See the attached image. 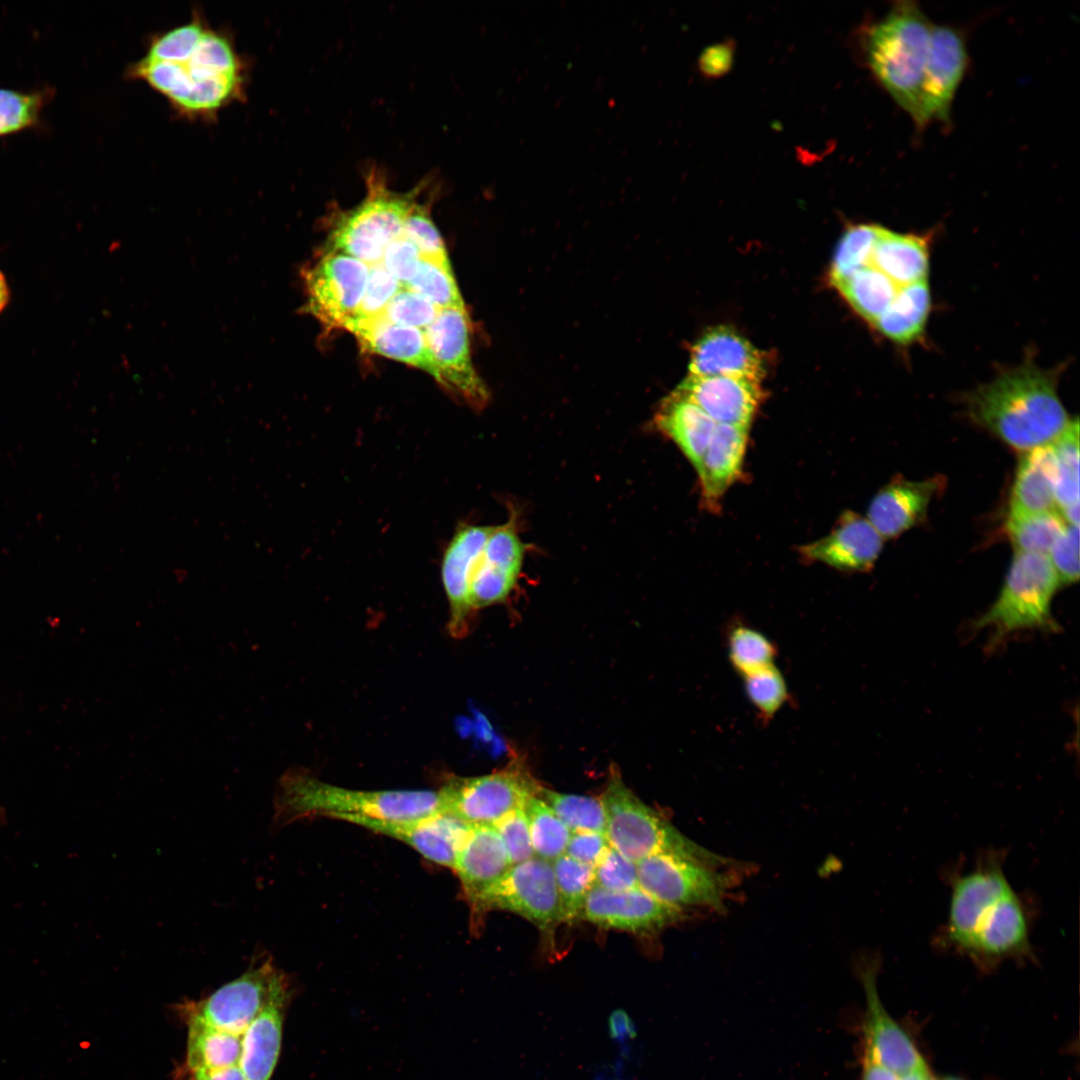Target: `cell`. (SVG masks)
Returning <instances> with one entry per match:
<instances>
[{
  "label": "cell",
  "mask_w": 1080,
  "mask_h": 1080,
  "mask_svg": "<svg viewBox=\"0 0 1080 1080\" xmlns=\"http://www.w3.org/2000/svg\"><path fill=\"white\" fill-rule=\"evenodd\" d=\"M181 116L210 120L245 95L247 65L232 38L200 15L152 37L128 69Z\"/></svg>",
  "instance_id": "1"
},
{
  "label": "cell",
  "mask_w": 1080,
  "mask_h": 1080,
  "mask_svg": "<svg viewBox=\"0 0 1080 1080\" xmlns=\"http://www.w3.org/2000/svg\"><path fill=\"white\" fill-rule=\"evenodd\" d=\"M1001 851L980 855L968 872L950 876L951 895L938 945L991 970L1006 960H1031L1030 912L1009 883Z\"/></svg>",
  "instance_id": "2"
},
{
  "label": "cell",
  "mask_w": 1080,
  "mask_h": 1080,
  "mask_svg": "<svg viewBox=\"0 0 1080 1080\" xmlns=\"http://www.w3.org/2000/svg\"><path fill=\"white\" fill-rule=\"evenodd\" d=\"M1059 373L1027 359L970 393L969 417L1010 447L1026 452L1052 443L1069 425L1057 392Z\"/></svg>",
  "instance_id": "3"
},
{
  "label": "cell",
  "mask_w": 1080,
  "mask_h": 1080,
  "mask_svg": "<svg viewBox=\"0 0 1080 1080\" xmlns=\"http://www.w3.org/2000/svg\"><path fill=\"white\" fill-rule=\"evenodd\" d=\"M273 805L277 825L314 816L346 822L356 818L407 821L443 812L438 791L341 787L304 768H289L281 775Z\"/></svg>",
  "instance_id": "4"
},
{
  "label": "cell",
  "mask_w": 1080,
  "mask_h": 1080,
  "mask_svg": "<svg viewBox=\"0 0 1080 1080\" xmlns=\"http://www.w3.org/2000/svg\"><path fill=\"white\" fill-rule=\"evenodd\" d=\"M932 28L916 3L901 1L874 23L865 37L872 73L918 127Z\"/></svg>",
  "instance_id": "5"
},
{
  "label": "cell",
  "mask_w": 1080,
  "mask_h": 1080,
  "mask_svg": "<svg viewBox=\"0 0 1080 1080\" xmlns=\"http://www.w3.org/2000/svg\"><path fill=\"white\" fill-rule=\"evenodd\" d=\"M600 798L605 810V836L609 845L629 860L636 863L654 854L669 853L711 867L728 862L686 837L645 804L627 787L615 767L610 769Z\"/></svg>",
  "instance_id": "6"
},
{
  "label": "cell",
  "mask_w": 1080,
  "mask_h": 1080,
  "mask_svg": "<svg viewBox=\"0 0 1080 1080\" xmlns=\"http://www.w3.org/2000/svg\"><path fill=\"white\" fill-rule=\"evenodd\" d=\"M1060 586L1047 555L1016 552L998 598L971 623L972 632L992 629L989 647L1020 630L1058 632L1051 612L1052 599Z\"/></svg>",
  "instance_id": "7"
},
{
  "label": "cell",
  "mask_w": 1080,
  "mask_h": 1080,
  "mask_svg": "<svg viewBox=\"0 0 1080 1080\" xmlns=\"http://www.w3.org/2000/svg\"><path fill=\"white\" fill-rule=\"evenodd\" d=\"M426 184L397 192L389 188L375 168L367 171L364 199L334 222L329 237L331 251L347 254L368 266L379 263L388 244L403 234L407 216Z\"/></svg>",
  "instance_id": "8"
},
{
  "label": "cell",
  "mask_w": 1080,
  "mask_h": 1080,
  "mask_svg": "<svg viewBox=\"0 0 1080 1080\" xmlns=\"http://www.w3.org/2000/svg\"><path fill=\"white\" fill-rule=\"evenodd\" d=\"M290 983L271 957L252 960L249 968L212 994L183 1005L187 1021L242 1036L253 1020L272 1002L290 999Z\"/></svg>",
  "instance_id": "9"
},
{
  "label": "cell",
  "mask_w": 1080,
  "mask_h": 1080,
  "mask_svg": "<svg viewBox=\"0 0 1080 1080\" xmlns=\"http://www.w3.org/2000/svg\"><path fill=\"white\" fill-rule=\"evenodd\" d=\"M540 786L520 762H513L487 775L451 776L438 792L443 812L469 825H493L523 807Z\"/></svg>",
  "instance_id": "10"
},
{
  "label": "cell",
  "mask_w": 1080,
  "mask_h": 1080,
  "mask_svg": "<svg viewBox=\"0 0 1080 1080\" xmlns=\"http://www.w3.org/2000/svg\"><path fill=\"white\" fill-rule=\"evenodd\" d=\"M491 910L516 913L552 939L563 916L551 862L533 857L511 865L485 893L472 915Z\"/></svg>",
  "instance_id": "11"
},
{
  "label": "cell",
  "mask_w": 1080,
  "mask_h": 1080,
  "mask_svg": "<svg viewBox=\"0 0 1080 1080\" xmlns=\"http://www.w3.org/2000/svg\"><path fill=\"white\" fill-rule=\"evenodd\" d=\"M640 887L670 906H721L725 878L714 867L669 853L636 862Z\"/></svg>",
  "instance_id": "12"
},
{
  "label": "cell",
  "mask_w": 1080,
  "mask_h": 1080,
  "mask_svg": "<svg viewBox=\"0 0 1080 1080\" xmlns=\"http://www.w3.org/2000/svg\"><path fill=\"white\" fill-rule=\"evenodd\" d=\"M368 274L366 263L330 251L304 272L307 309L327 326L344 328L359 308Z\"/></svg>",
  "instance_id": "13"
},
{
  "label": "cell",
  "mask_w": 1080,
  "mask_h": 1080,
  "mask_svg": "<svg viewBox=\"0 0 1080 1080\" xmlns=\"http://www.w3.org/2000/svg\"><path fill=\"white\" fill-rule=\"evenodd\" d=\"M424 333L440 372L441 385L473 408L484 407L489 393L472 363L469 320L465 309L439 310Z\"/></svg>",
  "instance_id": "14"
},
{
  "label": "cell",
  "mask_w": 1080,
  "mask_h": 1080,
  "mask_svg": "<svg viewBox=\"0 0 1080 1080\" xmlns=\"http://www.w3.org/2000/svg\"><path fill=\"white\" fill-rule=\"evenodd\" d=\"M968 65L962 34L949 26L933 25L921 93V126L932 120L949 122L951 105Z\"/></svg>",
  "instance_id": "15"
},
{
  "label": "cell",
  "mask_w": 1080,
  "mask_h": 1080,
  "mask_svg": "<svg viewBox=\"0 0 1080 1080\" xmlns=\"http://www.w3.org/2000/svg\"><path fill=\"white\" fill-rule=\"evenodd\" d=\"M681 912L641 887L609 891L594 885L585 898L581 920L606 929L651 933L678 921Z\"/></svg>",
  "instance_id": "16"
},
{
  "label": "cell",
  "mask_w": 1080,
  "mask_h": 1080,
  "mask_svg": "<svg viewBox=\"0 0 1080 1080\" xmlns=\"http://www.w3.org/2000/svg\"><path fill=\"white\" fill-rule=\"evenodd\" d=\"M349 823L403 842L430 862L452 870L472 826L445 812L416 820L356 818Z\"/></svg>",
  "instance_id": "17"
},
{
  "label": "cell",
  "mask_w": 1080,
  "mask_h": 1080,
  "mask_svg": "<svg viewBox=\"0 0 1080 1080\" xmlns=\"http://www.w3.org/2000/svg\"><path fill=\"white\" fill-rule=\"evenodd\" d=\"M877 970L878 965L871 961L860 971L866 999L865 1052L900 1076L926 1063L909 1035L883 1006L876 986Z\"/></svg>",
  "instance_id": "18"
},
{
  "label": "cell",
  "mask_w": 1080,
  "mask_h": 1080,
  "mask_svg": "<svg viewBox=\"0 0 1080 1080\" xmlns=\"http://www.w3.org/2000/svg\"><path fill=\"white\" fill-rule=\"evenodd\" d=\"M883 541L867 518L846 511L828 535L803 545L799 551L807 561L845 572H866L878 559Z\"/></svg>",
  "instance_id": "19"
},
{
  "label": "cell",
  "mask_w": 1080,
  "mask_h": 1080,
  "mask_svg": "<svg viewBox=\"0 0 1080 1080\" xmlns=\"http://www.w3.org/2000/svg\"><path fill=\"white\" fill-rule=\"evenodd\" d=\"M493 527L462 525L444 551L441 577L449 605L448 632L454 638H461L469 631L473 613L469 600L472 567Z\"/></svg>",
  "instance_id": "20"
},
{
  "label": "cell",
  "mask_w": 1080,
  "mask_h": 1080,
  "mask_svg": "<svg viewBox=\"0 0 1080 1080\" xmlns=\"http://www.w3.org/2000/svg\"><path fill=\"white\" fill-rule=\"evenodd\" d=\"M717 424L750 427L761 399L760 381L728 376H687L673 392Z\"/></svg>",
  "instance_id": "21"
},
{
  "label": "cell",
  "mask_w": 1080,
  "mask_h": 1080,
  "mask_svg": "<svg viewBox=\"0 0 1080 1080\" xmlns=\"http://www.w3.org/2000/svg\"><path fill=\"white\" fill-rule=\"evenodd\" d=\"M511 866L503 841L493 825H472L456 856V872L472 914L485 893Z\"/></svg>",
  "instance_id": "22"
},
{
  "label": "cell",
  "mask_w": 1080,
  "mask_h": 1080,
  "mask_svg": "<svg viewBox=\"0 0 1080 1080\" xmlns=\"http://www.w3.org/2000/svg\"><path fill=\"white\" fill-rule=\"evenodd\" d=\"M943 480L895 478L872 499L867 520L885 538H895L926 519L928 507Z\"/></svg>",
  "instance_id": "23"
},
{
  "label": "cell",
  "mask_w": 1080,
  "mask_h": 1080,
  "mask_svg": "<svg viewBox=\"0 0 1080 1080\" xmlns=\"http://www.w3.org/2000/svg\"><path fill=\"white\" fill-rule=\"evenodd\" d=\"M763 373L760 352L729 328L709 330L692 349L689 375L741 377L760 381Z\"/></svg>",
  "instance_id": "24"
},
{
  "label": "cell",
  "mask_w": 1080,
  "mask_h": 1080,
  "mask_svg": "<svg viewBox=\"0 0 1080 1080\" xmlns=\"http://www.w3.org/2000/svg\"><path fill=\"white\" fill-rule=\"evenodd\" d=\"M747 426L717 424L696 470L704 507L719 509L721 499L739 478L748 443Z\"/></svg>",
  "instance_id": "25"
},
{
  "label": "cell",
  "mask_w": 1080,
  "mask_h": 1080,
  "mask_svg": "<svg viewBox=\"0 0 1080 1080\" xmlns=\"http://www.w3.org/2000/svg\"><path fill=\"white\" fill-rule=\"evenodd\" d=\"M368 350L430 374L441 384L439 369L427 346L424 330L391 323L381 317L349 330Z\"/></svg>",
  "instance_id": "26"
},
{
  "label": "cell",
  "mask_w": 1080,
  "mask_h": 1080,
  "mask_svg": "<svg viewBox=\"0 0 1080 1080\" xmlns=\"http://www.w3.org/2000/svg\"><path fill=\"white\" fill-rule=\"evenodd\" d=\"M929 259L928 234L900 233L882 227L869 265L903 287L927 280Z\"/></svg>",
  "instance_id": "27"
},
{
  "label": "cell",
  "mask_w": 1080,
  "mask_h": 1080,
  "mask_svg": "<svg viewBox=\"0 0 1080 1080\" xmlns=\"http://www.w3.org/2000/svg\"><path fill=\"white\" fill-rule=\"evenodd\" d=\"M654 425L674 442L696 471L717 423L694 403L672 393L656 411Z\"/></svg>",
  "instance_id": "28"
},
{
  "label": "cell",
  "mask_w": 1080,
  "mask_h": 1080,
  "mask_svg": "<svg viewBox=\"0 0 1080 1080\" xmlns=\"http://www.w3.org/2000/svg\"><path fill=\"white\" fill-rule=\"evenodd\" d=\"M288 1001L280 999L270 1003L244 1032L239 1068L245 1080H270L281 1050Z\"/></svg>",
  "instance_id": "29"
},
{
  "label": "cell",
  "mask_w": 1080,
  "mask_h": 1080,
  "mask_svg": "<svg viewBox=\"0 0 1080 1080\" xmlns=\"http://www.w3.org/2000/svg\"><path fill=\"white\" fill-rule=\"evenodd\" d=\"M1058 511L1049 444L1021 456L1009 501V513L1031 515Z\"/></svg>",
  "instance_id": "30"
},
{
  "label": "cell",
  "mask_w": 1080,
  "mask_h": 1080,
  "mask_svg": "<svg viewBox=\"0 0 1080 1080\" xmlns=\"http://www.w3.org/2000/svg\"><path fill=\"white\" fill-rule=\"evenodd\" d=\"M930 310L931 293L927 280L917 282L900 287L872 325L891 342L910 345L923 335Z\"/></svg>",
  "instance_id": "31"
},
{
  "label": "cell",
  "mask_w": 1080,
  "mask_h": 1080,
  "mask_svg": "<svg viewBox=\"0 0 1080 1080\" xmlns=\"http://www.w3.org/2000/svg\"><path fill=\"white\" fill-rule=\"evenodd\" d=\"M186 1063L191 1072L239 1066L242 1036L187 1021Z\"/></svg>",
  "instance_id": "32"
},
{
  "label": "cell",
  "mask_w": 1080,
  "mask_h": 1080,
  "mask_svg": "<svg viewBox=\"0 0 1080 1080\" xmlns=\"http://www.w3.org/2000/svg\"><path fill=\"white\" fill-rule=\"evenodd\" d=\"M835 287L850 306L871 324L886 310L900 288L871 265L854 272Z\"/></svg>",
  "instance_id": "33"
},
{
  "label": "cell",
  "mask_w": 1080,
  "mask_h": 1080,
  "mask_svg": "<svg viewBox=\"0 0 1080 1080\" xmlns=\"http://www.w3.org/2000/svg\"><path fill=\"white\" fill-rule=\"evenodd\" d=\"M1054 496L1058 512L1079 504V422L1071 419L1067 428L1049 444Z\"/></svg>",
  "instance_id": "34"
},
{
  "label": "cell",
  "mask_w": 1080,
  "mask_h": 1080,
  "mask_svg": "<svg viewBox=\"0 0 1080 1080\" xmlns=\"http://www.w3.org/2000/svg\"><path fill=\"white\" fill-rule=\"evenodd\" d=\"M726 643L729 663L741 678L776 664V644L747 624L732 625L727 631Z\"/></svg>",
  "instance_id": "35"
},
{
  "label": "cell",
  "mask_w": 1080,
  "mask_h": 1080,
  "mask_svg": "<svg viewBox=\"0 0 1080 1080\" xmlns=\"http://www.w3.org/2000/svg\"><path fill=\"white\" fill-rule=\"evenodd\" d=\"M55 95L49 86L17 90L0 88V137L41 125L44 108Z\"/></svg>",
  "instance_id": "36"
},
{
  "label": "cell",
  "mask_w": 1080,
  "mask_h": 1080,
  "mask_svg": "<svg viewBox=\"0 0 1080 1080\" xmlns=\"http://www.w3.org/2000/svg\"><path fill=\"white\" fill-rule=\"evenodd\" d=\"M1066 524L1058 511L1008 514L1006 531L1016 552L1047 555Z\"/></svg>",
  "instance_id": "37"
},
{
  "label": "cell",
  "mask_w": 1080,
  "mask_h": 1080,
  "mask_svg": "<svg viewBox=\"0 0 1080 1080\" xmlns=\"http://www.w3.org/2000/svg\"><path fill=\"white\" fill-rule=\"evenodd\" d=\"M536 797L546 803L571 832L605 834L606 817L600 797L559 793L540 786Z\"/></svg>",
  "instance_id": "38"
},
{
  "label": "cell",
  "mask_w": 1080,
  "mask_h": 1080,
  "mask_svg": "<svg viewBox=\"0 0 1080 1080\" xmlns=\"http://www.w3.org/2000/svg\"><path fill=\"white\" fill-rule=\"evenodd\" d=\"M535 857L552 862L565 854L571 831L550 807L536 796L523 806Z\"/></svg>",
  "instance_id": "39"
},
{
  "label": "cell",
  "mask_w": 1080,
  "mask_h": 1080,
  "mask_svg": "<svg viewBox=\"0 0 1080 1080\" xmlns=\"http://www.w3.org/2000/svg\"><path fill=\"white\" fill-rule=\"evenodd\" d=\"M551 864L560 897L563 922L581 920L585 898L595 882L594 866L581 863L567 854L556 858Z\"/></svg>",
  "instance_id": "40"
},
{
  "label": "cell",
  "mask_w": 1080,
  "mask_h": 1080,
  "mask_svg": "<svg viewBox=\"0 0 1080 1080\" xmlns=\"http://www.w3.org/2000/svg\"><path fill=\"white\" fill-rule=\"evenodd\" d=\"M526 546L522 542L514 514L501 525L493 527L477 557V563L492 571L518 579Z\"/></svg>",
  "instance_id": "41"
},
{
  "label": "cell",
  "mask_w": 1080,
  "mask_h": 1080,
  "mask_svg": "<svg viewBox=\"0 0 1080 1080\" xmlns=\"http://www.w3.org/2000/svg\"><path fill=\"white\" fill-rule=\"evenodd\" d=\"M881 229L882 226L876 224H857L844 232L836 247L830 270V280L834 286L870 264Z\"/></svg>",
  "instance_id": "42"
},
{
  "label": "cell",
  "mask_w": 1080,
  "mask_h": 1080,
  "mask_svg": "<svg viewBox=\"0 0 1080 1080\" xmlns=\"http://www.w3.org/2000/svg\"><path fill=\"white\" fill-rule=\"evenodd\" d=\"M745 694L761 722L767 724L790 699L786 679L776 664L742 677Z\"/></svg>",
  "instance_id": "43"
},
{
  "label": "cell",
  "mask_w": 1080,
  "mask_h": 1080,
  "mask_svg": "<svg viewBox=\"0 0 1080 1080\" xmlns=\"http://www.w3.org/2000/svg\"><path fill=\"white\" fill-rule=\"evenodd\" d=\"M403 287L422 295L439 310L465 309L451 266L421 258L415 276Z\"/></svg>",
  "instance_id": "44"
},
{
  "label": "cell",
  "mask_w": 1080,
  "mask_h": 1080,
  "mask_svg": "<svg viewBox=\"0 0 1080 1080\" xmlns=\"http://www.w3.org/2000/svg\"><path fill=\"white\" fill-rule=\"evenodd\" d=\"M402 287V284L380 262L369 266L368 279L359 308L343 329L349 331L356 325L379 318L390 300Z\"/></svg>",
  "instance_id": "45"
},
{
  "label": "cell",
  "mask_w": 1080,
  "mask_h": 1080,
  "mask_svg": "<svg viewBox=\"0 0 1080 1080\" xmlns=\"http://www.w3.org/2000/svg\"><path fill=\"white\" fill-rule=\"evenodd\" d=\"M404 235L414 243L422 258L450 266L439 231L429 215L427 206L420 200L407 216Z\"/></svg>",
  "instance_id": "46"
},
{
  "label": "cell",
  "mask_w": 1080,
  "mask_h": 1080,
  "mask_svg": "<svg viewBox=\"0 0 1080 1080\" xmlns=\"http://www.w3.org/2000/svg\"><path fill=\"white\" fill-rule=\"evenodd\" d=\"M439 309L422 295L402 287L390 300L381 318L402 326L425 330Z\"/></svg>",
  "instance_id": "47"
},
{
  "label": "cell",
  "mask_w": 1080,
  "mask_h": 1080,
  "mask_svg": "<svg viewBox=\"0 0 1080 1080\" xmlns=\"http://www.w3.org/2000/svg\"><path fill=\"white\" fill-rule=\"evenodd\" d=\"M594 885L609 891H626L639 888L636 863L611 846L594 867Z\"/></svg>",
  "instance_id": "48"
},
{
  "label": "cell",
  "mask_w": 1080,
  "mask_h": 1080,
  "mask_svg": "<svg viewBox=\"0 0 1080 1080\" xmlns=\"http://www.w3.org/2000/svg\"><path fill=\"white\" fill-rule=\"evenodd\" d=\"M493 826L503 841L511 865L535 857L523 807L512 810Z\"/></svg>",
  "instance_id": "49"
},
{
  "label": "cell",
  "mask_w": 1080,
  "mask_h": 1080,
  "mask_svg": "<svg viewBox=\"0 0 1080 1080\" xmlns=\"http://www.w3.org/2000/svg\"><path fill=\"white\" fill-rule=\"evenodd\" d=\"M1047 556L1060 585L1076 583L1079 578V526L1066 524Z\"/></svg>",
  "instance_id": "50"
},
{
  "label": "cell",
  "mask_w": 1080,
  "mask_h": 1080,
  "mask_svg": "<svg viewBox=\"0 0 1080 1080\" xmlns=\"http://www.w3.org/2000/svg\"><path fill=\"white\" fill-rule=\"evenodd\" d=\"M421 254L404 232L386 247L380 263L402 286L415 276Z\"/></svg>",
  "instance_id": "51"
},
{
  "label": "cell",
  "mask_w": 1080,
  "mask_h": 1080,
  "mask_svg": "<svg viewBox=\"0 0 1080 1080\" xmlns=\"http://www.w3.org/2000/svg\"><path fill=\"white\" fill-rule=\"evenodd\" d=\"M609 846L604 833L572 832L565 854L581 863L595 867Z\"/></svg>",
  "instance_id": "52"
},
{
  "label": "cell",
  "mask_w": 1080,
  "mask_h": 1080,
  "mask_svg": "<svg viewBox=\"0 0 1080 1080\" xmlns=\"http://www.w3.org/2000/svg\"><path fill=\"white\" fill-rule=\"evenodd\" d=\"M732 53L726 45H716L704 51L700 63L702 70L711 76L720 75L728 70Z\"/></svg>",
  "instance_id": "53"
},
{
  "label": "cell",
  "mask_w": 1080,
  "mask_h": 1080,
  "mask_svg": "<svg viewBox=\"0 0 1080 1080\" xmlns=\"http://www.w3.org/2000/svg\"><path fill=\"white\" fill-rule=\"evenodd\" d=\"M609 1033L617 1041H624L635 1036L632 1020L623 1010L614 1011L609 1018Z\"/></svg>",
  "instance_id": "54"
},
{
  "label": "cell",
  "mask_w": 1080,
  "mask_h": 1080,
  "mask_svg": "<svg viewBox=\"0 0 1080 1080\" xmlns=\"http://www.w3.org/2000/svg\"><path fill=\"white\" fill-rule=\"evenodd\" d=\"M862 1080H899V1075L865 1052Z\"/></svg>",
  "instance_id": "55"
},
{
  "label": "cell",
  "mask_w": 1080,
  "mask_h": 1080,
  "mask_svg": "<svg viewBox=\"0 0 1080 1080\" xmlns=\"http://www.w3.org/2000/svg\"><path fill=\"white\" fill-rule=\"evenodd\" d=\"M193 1080H245L239 1066L191 1072Z\"/></svg>",
  "instance_id": "56"
},
{
  "label": "cell",
  "mask_w": 1080,
  "mask_h": 1080,
  "mask_svg": "<svg viewBox=\"0 0 1080 1080\" xmlns=\"http://www.w3.org/2000/svg\"><path fill=\"white\" fill-rule=\"evenodd\" d=\"M927 1065L918 1067L899 1076V1080H928L930 1076Z\"/></svg>",
  "instance_id": "57"
},
{
  "label": "cell",
  "mask_w": 1080,
  "mask_h": 1080,
  "mask_svg": "<svg viewBox=\"0 0 1080 1080\" xmlns=\"http://www.w3.org/2000/svg\"><path fill=\"white\" fill-rule=\"evenodd\" d=\"M9 293L8 287L3 274L0 272V312L4 309L8 302Z\"/></svg>",
  "instance_id": "58"
},
{
  "label": "cell",
  "mask_w": 1080,
  "mask_h": 1080,
  "mask_svg": "<svg viewBox=\"0 0 1080 1080\" xmlns=\"http://www.w3.org/2000/svg\"><path fill=\"white\" fill-rule=\"evenodd\" d=\"M945 1080H963V1079L957 1078V1077H948Z\"/></svg>",
  "instance_id": "59"
},
{
  "label": "cell",
  "mask_w": 1080,
  "mask_h": 1080,
  "mask_svg": "<svg viewBox=\"0 0 1080 1080\" xmlns=\"http://www.w3.org/2000/svg\"><path fill=\"white\" fill-rule=\"evenodd\" d=\"M928 1080H935V1079L932 1077V1075H930Z\"/></svg>",
  "instance_id": "60"
}]
</instances>
